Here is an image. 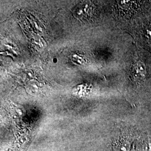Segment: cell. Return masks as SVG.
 <instances>
[{
  "mask_svg": "<svg viewBox=\"0 0 151 151\" xmlns=\"http://www.w3.org/2000/svg\"><path fill=\"white\" fill-rule=\"evenodd\" d=\"M133 74L135 78L139 81H142L146 78V66L142 62L136 63L133 68Z\"/></svg>",
  "mask_w": 151,
  "mask_h": 151,
  "instance_id": "cell-1",
  "label": "cell"
},
{
  "mask_svg": "<svg viewBox=\"0 0 151 151\" xmlns=\"http://www.w3.org/2000/svg\"><path fill=\"white\" fill-rule=\"evenodd\" d=\"M130 147L131 145L129 142L127 140H124L118 146L117 151H129Z\"/></svg>",
  "mask_w": 151,
  "mask_h": 151,
  "instance_id": "cell-2",
  "label": "cell"
},
{
  "mask_svg": "<svg viewBox=\"0 0 151 151\" xmlns=\"http://www.w3.org/2000/svg\"><path fill=\"white\" fill-rule=\"evenodd\" d=\"M146 32H147V37L148 39L149 42L151 44V25H150V27L147 29Z\"/></svg>",
  "mask_w": 151,
  "mask_h": 151,
  "instance_id": "cell-3",
  "label": "cell"
}]
</instances>
